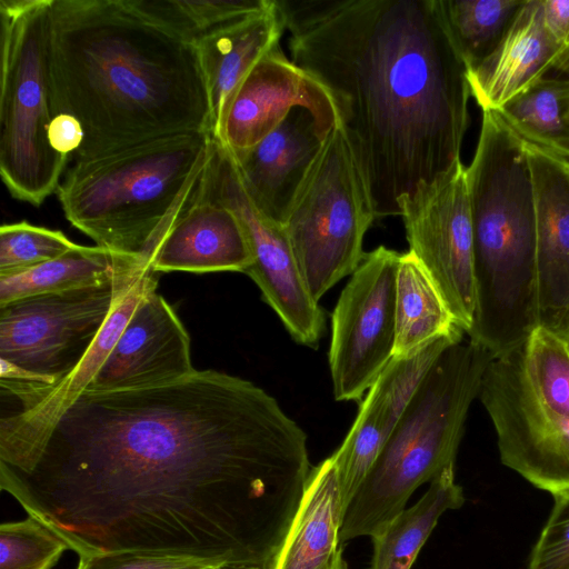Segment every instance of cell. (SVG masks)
<instances>
[{"label":"cell","mask_w":569,"mask_h":569,"mask_svg":"<svg viewBox=\"0 0 569 569\" xmlns=\"http://www.w3.org/2000/svg\"><path fill=\"white\" fill-rule=\"evenodd\" d=\"M277 0L194 43L210 102L211 133L217 140L230 100L249 70L283 34Z\"/></svg>","instance_id":"21"},{"label":"cell","mask_w":569,"mask_h":569,"mask_svg":"<svg viewBox=\"0 0 569 569\" xmlns=\"http://www.w3.org/2000/svg\"><path fill=\"white\" fill-rule=\"evenodd\" d=\"M49 140L52 149L71 161L83 141V131L78 120L69 113H57L51 122Z\"/></svg>","instance_id":"35"},{"label":"cell","mask_w":569,"mask_h":569,"mask_svg":"<svg viewBox=\"0 0 569 569\" xmlns=\"http://www.w3.org/2000/svg\"><path fill=\"white\" fill-rule=\"evenodd\" d=\"M523 142L535 194L538 322L565 338L569 323V160Z\"/></svg>","instance_id":"17"},{"label":"cell","mask_w":569,"mask_h":569,"mask_svg":"<svg viewBox=\"0 0 569 569\" xmlns=\"http://www.w3.org/2000/svg\"><path fill=\"white\" fill-rule=\"evenodd\" d=\"M199 192L236 213L252 253L244 273L257 283L291 338L299 345L318 348L326 331L325 312L305 282L283 227L256 207L230 150L220 141H214Z\"/></svg>","instance_id":"11"},{"label":"cell","mask_w":569,"mask_h":569,"mask_svg":"<svg viewBox=\"0 0 569 569\" xmlns=\"http://www.w3.org/2000/svg\"><path fill=\"white\" fill-rule=\"evenodd\" d=\"M150 267L100 246H80L23 273L0 278V306L11 301L107 282ZM151 268V267H150Z\"/></svg>","instance_id":"24"},{"label":"cell","mask_w":569,"mask_h":569,"mask_svg":"<svg viewBox=\"0 0 569 569\" xmlns=\"http://www.w3.org/2000/svg\"><path fill=\"white\" fill-rule=\"evenodd\" d=\"M50 56L56 111L83 131L71 162L160 137L211 133L196 46L129 0H51Z\"/></svg>","instance_id":"3"},{"label":"cell","mask_w":569,"mask_h":569,"mask_svg":"<svg viewBox=\"0 0 569 569\" xmlns=\"http://www.w3.org/2000/svg\"><path fill=\"white\" fill-rule=\"evenodd\" d=\"M151 270L0 306L1 405L51 388L73 371L128 290Z\"/></svg>","instance_id":"8"},{"label":"cell","mask_w":569,"mask_h":569,"mask_svg":"<svg viewBox=\"0 0 569 569\" xmlns=\"http://www.w3.org/2000/svg\"><path fill=\"white\" fill-rule=\"evenodd\" d=\"M526 0H439L447 29L468 70L499 44Z\"/></svg>","instance_id":"27"},{"label":"cell","mask_w":569,"mask_h":569,"mask_svg":"<svg viewBox=\"0 0 569 569\" xmlns=\"http://www.w3.org/2000/svg\"><path fill=\"white\" fill-rule=\"evenodd\" d=\"M223 562L217 557L127 549L79 557L77 569H209Z\"/></svg>","instance_id":"32"},{"label":"cell","mask_w":569,"mask_h":569,"mask_svg":"<svg viewBox=\"0 0 569 569\" xmlns=\"http://www.w3.org/2000/svg\"><path fill=\"white\" fill-rule=\"evenodd\" d=\"M209 569H262L258 566H253L250 563L244 562H233V561H227L221 565L211 567Z\"/></svg>","instance_id":"36"},{"label":"cell","mask_w":569,"mask_h":569,"mask_svg":"<svg viewBox=\"0 0 569 569\" xmlns=\"http://www.w3.org/2000/svg\"><path fill=\"white\" fill-rule=\"evenodd\" d=\"M400 252L379 246L365 257L331 313L329 367L337 401H359L393 359Z\"/></svg>","instance_id":"10"},{"label":"cell","mask_w":569,"mask_h":569,"mask_svg":"<svg viewBox=\"0 0 569 569\" xmlns=\"http://www.w3.org/2000/svg\"><path fill=\"white\" fill-rule=\"evenodd\" d=\"M523 380L548 410L569 417V343L560 335L536 327L517 348Z\"/></svg>","instance_id":"29"},{"label":"cell","mask_w":569,"mask_h":569,"mask_svg":"<svg viewBox=\"0 0 569 569\" xmlns=\"http://www.w3.org/2000/svg\"><path fill=\"white\" fill-rule=\"evenodd\" d=\"M307 435L216 370L84 390L1 488L79 557L153 550L272 569L311 472Z\"/></svg>","instance_id":"1"},{"label":"cell","mask_w":569,"mask_h":569,"mask_svg":"<svg viewBox=\"0 0 569 569\" xmlns=\"http://www.w3.org/2000/svg\"><path fill=\"white\" fill-rule=\"evenodd\" d=\"M325 138L312 112L298 106L260 142L230 151L249 197L267 218L283 224Z\"/></svg>","instance_id":"18"},{"label":"cell","mask_w":569,"mask_h":569,"mask_svg":"<svg viewBox=\"0 0 569 569\" xmlns=\"http://www.w3.org/2000/svg\"><path fill=\"white\" fill-rule=\"evenodd\" d=\"M143 293L119 339L86 390H121L172 382L196 369L182 322L157 292Z\"/></svg>","instance_id":"15"},{"label":"cell","mask_w":569,"mask_h":569,"mask_svg":"<svg viewBox=\"0 0 569 569\" xmlns=\"http://www.w3.org/2000/svg\"><path fill=\"white\" fill-rule=\"evenodd\" d=\"M466 173L476 292L467 335L498 357L522 345L539 322L530 166L523 140L495 111H482Z\"/></svg>","instance_id":"4"},{"label":"cell","mask_w":569,"mask_h":569,"mask_svg":"<svg viewBox=\"0 0 569 569\" xmlns=\"http://www.w3.org/2000/svg\"><path fill=\"white\" fill-rule=\"evenodd\" d=\"M546 30L555 49L553 70L569 77V0H541Z\"/></svg>","instance_id":"34"},{"label":"cell","mask_w":569,"mask_h":569,"mask_svg":"<svg viewBox=\"0 0 569 569\" xmlns=\"http://www.w3.org/2000/svg\"><path fill=\"white\" fill-rule=\"evenodd\" d=\"M465 335L417 257L400 253L393 358L412 357L439 339Z\"/></svg>","instance_id":"23"},{"label":"cell","mask_w":569,"mask_h":569,"mask_svg":"<svg viewBox=\"0 0 569 569\" xmlns=\"http://www.w3.org/2000/svg\"><path fill=\"white\" fill-rule=\"evenodd\" d=\"M462 339L463 335L442 338L412 357L393 358L368 389L352 427L331 456L343 510L401 419L419 383L439 356Z\"/></svg>","instance_id":"16"},{"label":"cell","mask_w":569,"mask_h":569,"mask_svg":"<svg viewBox=\"0 0 569 569\" xmlns=\"http://www.w3.org/2000/svg\"><path fill=\"white\" fill-rule=\"evenodd\" d=\"M553 64L541 0H526L495 50L468 70L470 93L482 111H496L545 78Z\"/></svg>","instance_id":"20"},{"label":"cell","mask_w":569,"mask_h":569,"mask_svg":"<svg viewBox=\"0 0 569 569\" xmlns=\"http://www.w3.org/2000/svg\"><path fill=\"white\" fill-rule=\"evenodd\" d=\"M565 339L568 341L569 343V323H568V327H567V330L565 332Z\"/></svg>","instance_id":"38"},{"label":"cell","mask_w":569,"mask_h":569,"mask_svg":"<svg viewBox=\"0 0 569 569\" xmlns=\"http://www.w3.org/2000/svg\"><path fill=\"white\" fill-rule=\"evenodd\" d=\"M291 60L330 96L377 218L460 161L468 68L439 0H277Z\"/></svg>","instance_id":"2"},{"label":"cell","mask_w":569,"mask_h":569,"mask_svg":"<svg viewBox=\"0 0 569 569\" xmlns=\"http://www.w3.org/2000/svg\"><path fill=\"white\" fill-rule=\"evenodd\" d=\"M76 246L59 230L27 221L4 223L0 228V278L23 273Z\"/></svg>","instance_id":"31"},{"label":"cell","mask_w":569,"mask_h":569,"mask_svg":"<svg viewBox=\"0 0 569 569\" xmlns=\"http://www.w3.org/2000/svg\"><path fill=\"white\" fill-rule=\"evenodd\" d=\"M493 358L469 339L439 356L348 503L340 543L376 536L406 509L418 487L455 466L468 411Z\"/></svg>","instance_id":"6"},{"label":"cell","mask_w":569,"mask_h":569,"mask_svg":"<svg viewBox=\"0 0 569 569\" xmlns=\"http://www.w3.org/2000/svg\"><path fill=\"white\" fill-rule=\"evenodd\" d=\"M466 170L460 161L446 176L420 184L398 201L409 251L423 266L465 333L472 326L476 305Z\"/></svg>","instance_id":"12"},{"label":"cell","mask_w":569,"mask_h":569,"mask_svg":"<svg viewBox=\"0 0 569 569\" xmlns=\"http://www.w3.org/2000/svg\"><path fill=\"white\" fill-rule=\"evenodd\" d=\"M210 132L156 138L71 162L57 190L67 220L97 246L143 261L198 196Z\"/></svg>","instance_id":"5"},{"label":"cell","mask_w":569,"mask_h":569,"mask_svg":"<svg viewBox=\"0 0 569 569\" xmlns=\"http://www.w3.org/2000/svg\"><path fill=\"white\" fill-rule=\"evenodd\" d=\"M252 253L236 213L202 196L184 209L157 243L150 267L153 272H246Z\"/></svg>","instance_id":"19"},{"label":"cell","mask_w":569,"mask_h":569,"mask_svg":"<svg viewBox=\"0 0 569 569\" xmlns=\"http://www.w3.org/2000/svg\"><path fill=\"white\" fill-rule=\"evenodd\" d=\"M373 204L348 138L327 134L282 224L311 296L319 301L361 263Z\"/></svg>","instance_id":"9"},{"label":"cell","mask_w":569,"mask_h":569,"mask_svg":"<svg viewBox=\"0 0 569 569\" xmlns=\"http://www.w3.org/2000/svg\"><path fill=\"white\" fill-rule=\"evenodd\" d=\"M463 502V491L455 480V466H451L430 482L412 507L403 509L372 537L371 569H411L441 515L460 508Z\"/></svg>","instance_id":"25"},{"label":"cell","mask_w":569,"mask_h":569,"mask_svg":"<svg viewBox=\"0 0 569 569\" xmlns=\"http://www.w3.org/2000/svg\"><path fill=\"white\" fill-rule=\"evenodd\" d=\"M309 109L327 134L338 116L326 90L274 44L236 89L219 138L231 152L249 149L274 130L295 107Z\"/></svg>","instance_id":"14"},{"label":"cell","mask_w":569,"mask_h":569,"mask_svg":"<svg viewBox=\"0 0 569 569\" xmlns=\"http://www.w3.org/2000/svg\"><path fill=\"white\" fill-rule=\"evenodd\" d=\"M51 0H0V174L10 194L40 206L70 162L49 140L56 102Z\"/></svg>","instance_id":"7"},{"label":"cell","mask_w":569,"mask_h":569,"mask_svg":"<svg viewBox=\"0 0 569 569\" xmlns=\"http://www.w3.org/2000/svg\"><path fill=\"white\" fill-rule=\"evenodd\" d=\"M479 398L492 421L501 462L552 495L569 490V417L535 398L517 348L491 360Z\"/></svg>","instance_id":"13"},{"label":"cell","mask_w":569,"mask_h":569,"mask_svg":"<svg viewBox=\"0 0 569 569\" xmlns=\"http://www.w3.org/2000/svg\"><path fill=\"white\" fill-rule=\"evenodd\" d=\"M343 513L337 469L330 456L312 467L272 569H330L341 547Z\"/></svg>","instance_id":"22"},{"label":"cell","mask_w":569,"mask_h":569,"mask_svg":"<svg viewBox=\"0 0 569 569\" xmlns=\"http://www.w3.org/2000/svg\"><path fill=\"white\" fill-rule=\"evenodd\" d=\"M67 549L66 540L33 516L0 526V569H51Z\"/></svg>","instance_id":"30"},{"label":"cell","mask_w":569,"mask_h":569,"mask_svg":"<svg viewBox=\"0 0 569 569\" xmlns=\"http://www.w3.org/2000/svg\"><path fill=\"white\" fill-rule=\"evenodd\" d=\"M555 503L532 548L527 569H569V490L553 493Z\"/></svg>","instance_id":"33"},{"label":"cell","mask_w":569,"mask_h":569,"mask_svg":"<svg viewBox=\"0 0 569 569\" xmlns=\"http://www.w3.org/2000/svg\"><path fill=\"white\" fill-rule=\"evenodd\" d=\"M342 551H343V549H342V547H340L335 559H333V562H332L330 569H348L347 563L343 559Z\"/></svg>","instance_id":"37"},{"label":"cell","mask_w":569,"mask_h":569,"mask_svg":"<svg viewBox=\"0 0 569 569\" xmlns=\"http://www.w3.org/2000/svg\"><path fill=\"white\" fill-rule=\"evenodd\" d=\"M495 112L521 140L569 160V77L542 78Z\"/></svg>","instance_id":"26"},{"label":"cell","mask_w":569,"mask_h":569,"mask_svg":"<svg viewBox=\"0 0 569 569\" xmlns=\"http://www.w3.org/2000/svg\"><path fill=\"white\" fill-rule=\"evenodd\" d=\"M149 19L182 39H200L266 9L271 0H129Z\"/></svg>","instance_id":"28"}]
</instances>
